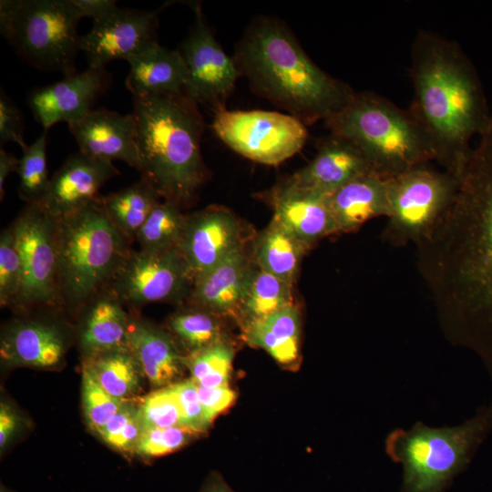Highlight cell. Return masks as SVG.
Here are the masks:
<instances>
[{"label":"cell","mask_w":492,"mask_h":492,"mask_svg":"<svg viewBox=\"0 0 492 492\" xmlns=\"http://www.w3.org/2000/svg\"><path fill=\"white\" fill-rule=\"evenodd\" d=\"M416 246L442 316L492 367V111L453 202Z\"/></svg>","instance_id":"1"},{"label":"cell","mask_w":492,"mask_h":492,"mask_svg":"<svg viewBox=\"0 0 492 492\" xmlns=\"http://www.w3.org/2000/svg\"><path fill=\"white\" fill-rule=\"evenodd\" d=\"M410 76L409 110L430 141L434 160L460 179L470 141L485 132L491 115L478 74L457 43L422 30L412 45Z\"/></svg>","instance_id":"2"},{"label":"cell","mask_w":492,"mask_h":492,"mask_svg":"<svg viewBox=\"0 0 492 492\" xmlns=\"http://www.w3.org/2000/svg\"><path fill=\"white\" fill-rule=\"evenodd\" d=\"M233 58L254 92L306 126L325 121L355 92L320 68L288 26L276 17L254 18Z\"/></svg>","instance_id":"3"},{"label":"cell","mask_w":492,"mask_h":492,"mask_svg":"<svg viewBox=\"0 0 492 492\" xmlns=\"http://www.w3.org/2000/svg\"><path fill=\"white\" fill-rule=\"evenodd\" d=\"M131 113L141 178L163 200L190 204L208 178L198 105L182 93L133 97Z\"/></svg>","instance_id":"4"},{"label":"cell","mask_w":492,"mask_h":492,"mask_svg":"<svg viewBox=\"0 0 492 492\" xmlns=\"http://www.w3.org/2000/svg\"><path fill=\"white\" fill-rule=\"evenodd\" d=\"M324 124L353 143L372 171L389 179L434 159L430 141L409 108L371 91L354 92Z\"/></svg>","instance_id":"5"},{"label":"cell","mask_w":492,"mask_h":492,"mask_svg":"<svg viewBox=\"0 0 492 492\" xmlns=\"http://www.w3.org/2000/svg\"><path fill=\"white\" fill-rule=\"evenodd\" d=\"M57 294L60 307L80 310L107 287L131 249L97 199L56 219Z\"/></svg>","instance_id":"6"},{"label":"cell","mask_w":492,"mask_h":492,"mask_svg":"<svg viewBox=\"0 0 492 492\" xmlns=\"http://www.w3.org/2000/svg\"><path fill=\"white\" fill-rule=\"evenodd\" d=\"M492 430V404L460 425L432 428L417 423L386 439V452L404 466V492H441L471 460Z\"/></svg>","instance_id":"7"},{"label":"cell","mask_w":492,"mask_h":492,"mask_svg":"<svg viewBox=\"0 0 492 492\" xmlns=\"http://www.w3.org/2000/svg\"><path fill=\"white\" fill-rule=\"evenodd\" d=\"M80 19L70 0L0 2L1 35L31 66L65 77L77 73Z\"/></svg>","instance_id":"8"},{"label":"cell","mask_w":492,"mask_h":492,"mask_svg":"<svg viewBox=\"0 0 492 492\" xmlns=\"http://www.w3.org/2000/svg\"><path fill=\"white\" fill-rule=\"evenodd\" d=\"M416 166L388 179L385 238L395 244L427 236L454 200L459 179L428 166Z\"/></svg>","instance_id":"9"},{"label":"cell","mask_w":492,"mask_h":492,"mask_svg":"<svg viewBox=\"0 0 492 492\" xmlns=\"http://www.w3.org/2000/svg\"><path fill=\"white\" fill-rule=\"evenodd\" d=\"M211 128L229 148L251 160L278 165L306 143V125L288 113L268 110L214 112Z\"/></svg>","instance_id":"10"},{"label":"cell","mask_w":492,"mask_h":492,"mask_svg":"<svg viewBox=\"0 0 492 492\" xmlns=\"http://www.w3.org/2000/svg\"><path fill=\"white\" fill-rule=\"evenodd\" d=\"M10 226L22 265L21 289L13 308H61L56 283V219L37 205L26 204Z\"/></svg>","instance_id":"11"},{"label":"cell","mask_w":492,"mask_h":492,"mask_svg":"<svg viewBox=\"0 0 492 492\" xmlns=\"http://www.w3.org/2000/svg\"><path fill=\"white\" fill-rule=\"evenodd\" d=\"M195 277L179 249L163 251L132 250L108 287L123 304L139 307L190 297Z\"/></svg>","instance_id":"12"},{"label":"cell","mask_w":492,"mask_h":492,"mask_svg":"<svg viewBox=\"0 0 492 492\" xmlns=\"http://www.w3.org/2000/svg\"><path fill=\"white\" fill-rule=\"evenodd\" d=\"M193 11L194 26L179 50L187 68L182 94L215 112L226 108L241 74L234 58L215 38L200 5H195Z\"/></svg>","instance_id":"13"},{"label":"cell","mask_w":492,"mask_h":492,"mask_svg":"<svg viewBox=\"0 0 492 492\" xmlns=\"http://www.w3.org/2000/svg\"><path fill=\"white\" fill-rule=\"evenodd\" d=\"M156 11L117 8L81 36L80 50L88 67H105L117 59L128 61L157 40Z\"/></svg>","instance_id":"14"},{"label":"cell","mask_w":492,"mask_h":492,"mask_svg":"<svg viewBox=\"0 0 492 492\" xmlns=\"http://www.w3.org/2000/svg\"><path fill=\"white\" fill-rule=\"evenodd\" d=\"M110 76L105 67H90L54 84L34 89L28 105L36 121L47 129L58 122L70 124L92 110L108 88Z\"/></svg>","instance_id":"15"},{"label":"cell","mask_w":492,"mask_h":492,"mask_svg":"<svg viewBox=\"0 0 492 492\" xmlns=\"http://www.w3.org/2000/svg\"><path fill=\"white\" fill-rule=\"evenodd\" d=\"M118 174L113 162L78 151L69 156L50 178L46 194L35 205L56 219L67 216L96 200L100 188Z\"/></svg>","instance_id":"16"},{"label":"cell","mask_w":492,"mask_h":492,"mask_svg":"<svg viewBox=\"0 0 492 492\" xmlns=\"http://www.w3.org/2000/svg\"><path fill=\"white\" fill-rule=\"evenodd\" d=\"M242 247L237 219L221 208L188 216L179 251L195 279Z\"/></svg>","instance_id":"17"},{"label":"cell","mask_w":492,"mask_h":492,"mask_svg":"<svg viewBox=\"0 0 492 492\" xmlns=\"http://www.w3.org/2000/svg\"><path fill=\"white\" fill-rule=\"evenodd\" d=\"M68 125L79 152L97 159L123 161L138 169V155L133 114L92 109Z\"/></svg>","instance_id":"18"},{"label":"cell","mask_w":492,"mask_h":492,"mask_svg":"<svg viewBox=\"0 0 492 492\" xmlns=\"http://www.w3.org/2000/svg\"><path fill=\"white\" fill-rule=\"evenodd\" d=\"M268 195L273 208L272 222L308 246L337 233L327 195L301 188L289 178Z\"/></svg>","instance_id":"19"},{"label":"cell","mask_w":492,"mask_h":492,"mask_svg":"<svg viewBox=\"0 0 492 492\" xmlns=\"http://www.w3.org/2000/svg\"><path fill=\"white\" fill-rule=\"evenodd\" d=\"M63 328L50 319L23 318L10 323L3 331L1 360L9 365L50 368L66 353Z\"/></svg>","instance_id":"20"},{"label":"cell","mask_w":492,"mask_h":492,"mask_svg":"<svg viewBox=\"0 0 492 492\" xmlns=\"http://www.w3.org/2000/svg\"><path fill=\"white\" fill-rule=\"evenodd\" d=\"M369 172L373 171L363 153L349 140L330 133L319 141L311 162L289 179L301 188L328 196Z\"/></svg>","instance_id":"21"},{"label":"cell","mask_w":492,"mask_h":492,"mask_svg":"<svg viewBox=\"0 0 492 492\" xmlns=\"http://www.w3.org/2000/svg\"><path fill=\"white\" fill-rule=\"evenodd\" d=\"M252 270L241 247L195 279L189 300L212 313L240 310Z\"/></svg>","instance_id":"22"},{"label":"cell","mask_w":492,"mask_h":492,"mask_svg":"<svg viewBox=\"0 0 492 492\" xmlns=\"http://www.w3.org/2000/svg\"><path fill=\"white\" fill-rule=\"evenodd\" d=\"M127 346L153 386L170 385L182 373L186 356L172 336L156 325L130 316Z\"/></svg>","instance_id":"23"},{"label":"cell","mask_w":492,"mask_h":492,"mask_svg":"<svg viewBox=\"0 0 492 492\" xmlns=\"http://www.w3.org/2000/svg\"><path fill=\"white\" fill-rule=\"evenodd\" d=\"M79 344L85 356L127 348L130 316L107 286L81 309Z\"/></svg>","instance_id":"24"},{"label":"cell","mask_w":492,"mask_h":492,"mask_svg":"<svg viewBox=\"0 0 492 492\" xmlns=\"http://www.w3.org/2000/svg\"><path fill=\"white\" fill-rule=\"evenodd\" d=\"M336 232H350L388 214V179L374 172L361 175L328 195Z\"/></svg>","instance_id":"25"},{"label":"cell","mask_w":492,"mask_h":492,"mask_svg":"<svg viewBox=\"0 0 492 492\" xmlns=\"http://www.w3.org/2000/svg\"><path fill=\"white\" fill-rule=\"evenodd\" d=\"M126 87L133 97L182 93L187 68L179 50L158 42L128 60Z\"/></svg>","instance_id":"26"},{"label":"cell","mask_w":492,"mask_h":492,"mask_svg":"<svg viewBox=\"0 0 492 492\" xmlns=\"http://www.w3.org/2000/svg\"><path fill=\"white\" fill-rule=\"evenodd\" d=\"M301 317L294 303L262 319L249 322L245 338L264 349L278 363L290 364L299 357Z\"/></svg>","instance_id":"27"},{"label":"cell","mask_w":492,"mask_h":492,"mask_svg":"<svg viewBox=\"0 0 492 492\" xmlns=\"http://www.w3.org/2000/svg\"><path fill=\"white\" fill-rule=\"evenodd\" d=\"M161 200L156 190L144 179L112 192L98 196L97 201L117 229L134 241L154 207Z\"/></svg>","instance_id":"28"},{"label":"cell","mask_w":492,"mask_h":492,"mask_svg":"<svg viewBox=\"0 0 492 492\" xmlns=\"http://www.w3.org/2000/svg\"><path fill=\"white\" fill-rule=\"evenodd\" d=\"M83 368L106 392L122 400L138 390L143 375L128 347L85 356Z\"/></svg>","instance_id":"29"},{"label":"cell","mask_w":492,"mask_h":492,"mask_svg":"<svg viewBox=\"0 0 492 492\" xmlns=\"http://www.w3.org/2000/svg\"><path fill=\"white\" fill-rule=\"evenodd\" d=\"M309 247L272 221L257 243L255 256L258 268L292 284L301 260Z\"/></svg>","instance_id":"30"},{"label":"cell","mask_w":492,"mask_h":492,"mask_svg":"<svg viewBox=\"0 0 492 492\" xmlns=\"http://www.w3.org/2000/svg\"><path fill=\"white\" fill-rule=\"evenodd\" d=\"M188 216L170 201H159L139 229L135 241L139 250L163 251L179 249L184 235Z\"/></svg>","instance_id":"31"},{"label":"cell","mask_w":492,"mask_h":492,"mask_svg":"<svg viewBox=\"0 0 492 492\" xmlns=\"http://www.w3.org/2000/svg\"><path fill=\"white\" fill-rule=\"evenodd\" d=\"M292 303V283L257 268L252 270L240 311L249 323Z\"/></svg>","instance_id":"32"},{"label":"cell","mask_w":492,"mask_h":492,"mask_svg":"<svg viewBox=\"0 0 492 492\" xmlns=\"http://www.w3.org/2000/svg\"><path fill=\"white\" fill-rule=\"evenodd\" d=\"M169 327L190 354L223 340L214 313L198 306L174 313L169 320Z\"/></svg>","instance_id":"33"},{"label":"cell","mask_w":492,"mask_h":492,"mask_svg":"<svg viewBox=\"0 0 492 492\" xmlns=\"http://www.w3.org/2000/svg\"><path fill=\"white\" fill-rule=\"evenodd\" d=\"M233 356L232 346L221 340L190 354L185 357V364L197 385L207 388L226 386L231 376Z\"/></svg>","instance_id":"34"},{"label":"cell","mask_w":492,"mask_h":492,"mask_svg":"<svg viewBox=\"0 0 492 492\" xmlns=\"http://www.w3.org/2000/svg\"><path fill=\"white\" fill-rule=\"evenodd\" d=\"M47 129L23 150L19 159L18 195L26 204H38L46 194L50 178L46 163Z\"/></svg>","instance_id":"35"},{"label":"cell","mask_w":492,"mask_h":492,"mask_svg":"<svg viewBox=\"0 0 492 492\" xmlns=\"http://www.w3.org/2000/svg\"><path fill=\"white\" fill-rule=\"evenodd\" d=\"M138 414L144 429L183 426L181 410L170 385L143 397L138 405Z\"/></svg>","instance_id":"36"},{"label":"cell","mask_w":492,"mask_h":492,"mask_svg":"<svg viewBox=\"0 0 492 492\" xmlns=\"http://www.w3.org/2000/svg\"><path fill=\"white\" fill-rule=\"evenodd\" d=\"M82 401L86 421L97 434L127 402L106 392L85 368L82 374Z\"/></svg>","instance_id":"37"},{"label":"cell","mask_w":492,"mask_h":492,"mask_svg":"<svg viewBox=\"0 0 492 492\" xmlns=\"http://www.w3.org/2000/svg\"><path fill=\"white\" fill-rule=\"evenodd\" d=\"M22 283V265L11 226L0 235V304L14 307Z\"/></svg>","instance_id":"38"},{"label":"cell","mask_w":492,"mask_h":492,"mask_svg":"<svg viewBox=\"0 0 492 492\" xmlns=\"http://www.w3.org/2000/svg\"><path fill=\"white\" fill-rule=\"evenodd\" d=\"M197 434L181 425L144 429L135 453L144 457L162 456L180 449Z\"/></svg>","instance_id":"39"},{"label":"cell","mask_w":492,"mask_h":492,"mask_svg":"<svg viewBox=\"0 0 492 492\" xmlns=\"http://www.w3.org/2000/svg\"><path fill=\"white\" fill-rule=\"evenodd\" d=\"M182 415V425L196 433L206 430L210 420L200 401L198 386L192 379L170 384Z\"/></svg>","instance_id":"40"},{"label":"cell","mask_w":492,"mask_h":492,"mask_svg":"<svg viewBox=\"0 0 492 492\" xmlns=\"http://www.w3.org/2000/svg\"><path fill=\"white\" fill-rule=\"evenodd\" d=\"M24 121L20 110L1 88L0 92V143L13 142L22 150L27 145L24 140Z\"/></svg>","instance_id":"41"},{"label":"cell","mask_w":492,"mask_h":492,"mask_svg":"<svg viewBox=\"0 0 492 492\" xmlns=\"http://www.w3.org/2000/svg\"><path fill=\"white\" fill-rule=\"evenodd\" d=\"M197 386L200 401L210 422L236 399L235 392L229 385L211 388Z\"/></svg>","instance_id":"42"},{"label":"cell","mask_w":492,"mask_h":492,"mask_svg":"<svg viewBox=\"0 0 492 492\" xmlns=\"http://www.w3.org/2000/svg\"><path fill=\"white\" fill-rule=\"evenodd\" d=\"M137 411L138 405L127 401L122 408L97 432V435L111 446Z\"/></svg>","instance_id":"43"},{"label":"cell","mask_w":492,"mask_h":492,"mask_svg":"<svg viewBox=\"0 0 492 492\" xmlns=\"http://www.w3.org/2000/svg\"><path fill=\"white\" fill-rule=\"evenodd\" d=\"M80 18L90 17L97 22L118 8L112 0H70Z\"/></svg>","instance_id":"44"},{"label":"cell","mask_w":492,"mask_h":492,"mask_svg":"<svg viewBox=\"0 0 492 492\" xmlns=\"http://www.w3.org/2000/svg\"><path fill=\"white\" fill-rule=\"evenodd\" d=\"M18 425V416L5 403L0 405V448L7 445Z\"/></svg>","instance_id":"45"},{"label":"cell","mask_w":492,"mask_h":492,"mask_svg":"<svg viewBox=\"0 0 492 492\" xmlns=\"http://www.w3.org/2000/svg\"><path fill=\"white\" fill-rule=\"evenodd\" d=\"M19 168V159L14 154L0 150V200H3L5 195V182L8 175L17 172Z\"/></svg>","instance_id":"46"},{"label":"cell","mask_w":492,"mask_h":492,"mask_svg":"<svg viewBox=\"0 0 492 492\" xmlns=\"http://www.w3.org/2000/svg\"><path fill=\"white\" fill-rule=\"evenodd\" d=\"M200 492H233L218 476H213L205 483Z\"/></svg>","instance_id":"47"},{"label":"cell","mask_w":492,"mask_h":492,"mask_svg":"<svg viewBox=\"0 0 492 492\" xmlns=\"http://www.w3.org/2000/svg\"><path fill=\"white\" fill-rule=\"evenodd\" d=\"M0 492H13L11 490H9L7 487H5L3 484H1V487H0Z\"/></svg>","instance_id":"48"}]
</instances>
